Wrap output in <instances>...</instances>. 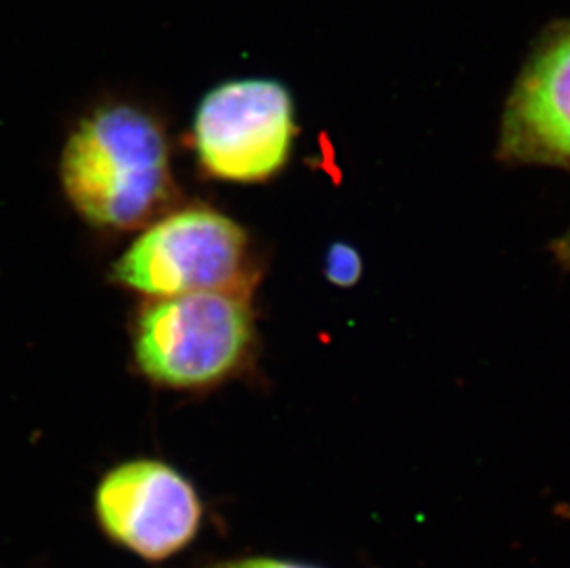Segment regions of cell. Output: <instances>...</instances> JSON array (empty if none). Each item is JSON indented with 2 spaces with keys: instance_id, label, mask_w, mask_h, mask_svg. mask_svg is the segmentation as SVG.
<instances>
[{
  "instance_id": "obj_1",
  "label": "cell",
  "mask_w": 570,
  "mask_h": 568,
  "mask_svg": "<svg viewBox=\"0 0 570 568\" xmlns=\"http://www.w3.org/2000/svg\"><path fill=\"white\" fill-rule=\"evenodd\" d=\"M72 209L98 229H145L176 196L167 131L129 104L95 109L76 124L60 157Z\"/></svg>"
},
{
  "instance_id": "obj_2",
  "label": "cell",
  "mask_w": 570,
  "mask_h": 568,
  "mask_svg": "<svg viewBox=\"0 0 570 568\" xmlns=\"http://www.w3.org/2000/svg\"><path fill=\"white\" fill-rule=\"evenodd\" d=\"M249 295L199 292L146 300L131 325L135 365L156 386L199 392L243 370L254 347Z\"/></svg>"
},
{
  "instance_id": "obj_3",
  "label": "cell",
  "mask_w": 570,
  "mask_h": 568,
  "mask_svg": "<svg viewBox=\"0 0 570 568\" xmlns=\"http://www.w3.org/2000/svg\"><path fill=\"white\" fill-rule=\"evenodd\" d=\"M257 275L248 233L205 205L159 216L111 268L115 283L148 300L199 292L252 295Z\"/></svg>"
},
{
  "instance_id": "obj_4",
  "label": "cell",
  "mask_w": 570,
  "mask_h": 568,
  "mask_svg": "<svg viewBox=\"0 0 570 568\" xmlns=\"http://www.w3.org/2000/svg\"><path fill=\"white\" fill-rule=\"evenodd\" d=\"M296 137L294 104L274 80L227 81L202 100L193 145L207 176L261 183L283 170Z\"/></svg>"
},
{
  "instance_id": "obj_5",
  "label": "cell",
  "mask_w": 570,
  "mask_h": 568,
  "mask_svg": "<svg viewBox=\"0 0 570 568\" xmlns=\"http://www.w3.org/2000/svg\"><path fill=\"white\" fill-rule=\"evenodd\" d=\"M97 513L115 541L159 561L193 541L202 505L193 486L173 467L134 460L104 477L97 491Z\"/></svg>"
},
{
  "instance_id": "obj_6",
  "label": "cell",
  "mask_w": 570,
  "mask_h": 568,
  "mask_svg": "<svg viewBox=\"0 0 570 568\" xmlns=\"http://www.w3.org/2000/svg\"><path fill=\"white\" fill-rule=\"evenodd\" d=\"M501 151L515 161L570 167V25L547 36L519 76Z\"/></svg>"
},
{
  "instance_id": "obj_7",
  "label": "cell",
  "mask_w": 570,
  "mask_h": 568,
  "mask_svg": "<svg viewBox=\"0 0 570 568\" xmlns=\"http://www.w3.org/2000/svg\"><path fill=\"white\" fill-rule=\"evenodd\" d=\"M361 253L356 252L355 247L344 242H334L331 249L325 257V275L334 286H342V288H350L355 286L362 277Z\"/></svg>"
},
{
  "instance_id": "obj_8",
  "label": "cell",
  "mask_w": 570,
  "mask_h": 568,
  "mask_svg": "<svg viewBox=\"0 0 570 568\" xmlns=\"http://www.w3.org/2000/svg\"><path fill=\"white\" fill-rule=\"evenodd\" d=\"M213 568H322L314 565L297 564V561H286V559L274 558H249L238 559V561H227V564L216 565Z\"/></svg>"
},
{
  "instance_id": "obj_9",
  "label": "cell",
  "mask_w": 570,
  "mask_h": 568,
  "mask_svg": "<svg viewBox=\"0 0 570 568\" xmlns=\"http://www.w3.org/2000/svg\"><path fill=\"white\" fill-rule=\"evenodd\" d=\"M560 253L563 257L570 258V235L561 241Z\"/></svg>"
}]
</instances>
